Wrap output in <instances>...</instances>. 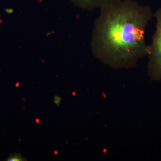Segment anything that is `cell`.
Wrapping results in <instances>:
<instances>
[{"label":"cell","instance_id":"obj_1","mask_svg":"<svg viewBox=\"0 0 161 161\" xmlns=\"http://www.w3.org/2000/svg\"><path fill=\"white\" fill-rule=\"evenodd\" d=\"M153 17L150 6L134 0H120L103 6L92 36L94 54L115 68L135 65L148 55L145 33Z\"/></svg>","mask_w":161,"mask_h":161},{"label":"cell","instance_id":"obj_2","mask_svg":"<svg viewBox=\"0 0 161 161\" xmlns=\"http://www.w3.org/2000/svg\"><path fill=\"white\" fill-rule=\"evenodd\" d=\"M156 19L155 31L149 45L148 73L153 80H161V8L153 13Z\"/></svg>","mask_w":161,"mask_h":161},{"label":"cell","instance_id":"obj_3","mask_svg":"<svg viewBox=\"0 0 161 161\" xmlns=\"http://www.w3.org/2000/svg\"><path fill=\"white\" fill-rule=\"evenodd\" d=\"M119 1L120 0H78L80 6L89 9H94L96 7L100 9L103 6Z\"/></svg>","mask_w":161,"mask_h":161},{"label":"cell","instance_id":"obj_4","mask_svg":"<svg viewBox=\"0 0 161 161\" xmlns=\"http://www.w3.org/2000/svg\"><path fill=\"white\" fill-rule=\"evenodd\" d=\"M25 158H23L21 154L19 153H15L9 157L7 160L8 161H25Z\"/></svg>","mask_w":161,"mask_h":161}]
</instances>
